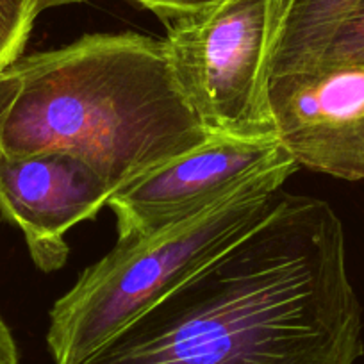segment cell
<instances>
[{
    "label": "cell",
    "mask_w": 364,
    "mask_h": 364,
    "mask_svg": "<svg viewBox=\"0 0 364 364\" xmlns=\"http://www.w3.org/2000/svg\"><path fill=\"white\" fill-rule=\"evenodd\" d=\"M41 11L40 0H0V70L22 58Z\"/></svg>",
    "instance_id": "10"
},
{
    "label": "cell",
    "mask_w": 364,
    "mask_h": 364,
    "mask_svg": "<svg viewBox=\"0 0 364 364\" xmlns=\"http://www.w3.org/2000/svg\"><path fill=\"white\" fill-rule=\"evenodd\" d=\"M363 350L338 213L282 191L255 229L80 364H355Z\"/></svg>",
    "instance_id": "1"
},
{
    "label": "cell",
    "mask_w": 364,
    "mask_h": 364,
    "mask_svg": "<svg viewBox=\"0 0 364 364\" xmlns=\"http://www.w3.org/2000/svg\"><path fill=\"white\" fill-rule=\"evenodd\" d=\"M299 170L286 161L200 215L150 236L118 240L54 304L47 345L54 364H80L259 225Z\"/></svg>",
    "instance_id": "3"
},
{
    "label": "cell",
    "mask_w": 364,
    "mask_h": 364,
    "mask_svg": "<svg viewBox=\"0 0 364 364\" xmlns=\"http://www.w3.org/2000/svg\"><path fill=\"white\" fill-rule=\"evenodd\" d=\"M0 364H20L18 346L8 327L6 320L0 313Z\"/></svg>",
    "instance_id": "12"
},
{
    "label": "cell",
    "mask_w": 364,
    "mask_h": 364,
    "mask_svg": "<svg viewBox=\"0 0 364 364\" xmlns=\"http://www.w3.org/2000/svg\"><path fill=\"white\" fill-rule=\"evenodd\" d=\"M79 2H84V0H40L41 9H50L58 8V6H66V4H79Z\"/></svg>",
    "instance_id": "13"
},
{
    "label": "cell",
    "mask_w": 364,
    "mask_h": 364,
    "mask_svg": "<svg viewBox=\"0 0 364 364\" xmlns=\"http://www.w3.org/2000/svg\"><path fill=\"white\" fill-rule=\"evenodd\" d=\"M175 82L211 136H275L268 80L275 0H223L166 22Z\"/></svg>",
    "instance_id": "4"
},
{
    "label": "cell",
    "mask_w": 364,
    "mask_h": 364,
    "mask_svg": "<svg viewBox=\"0 0 364 364\" xmlns=\"http://www.w3.org/2000/svg\"><path fill=\"white\" fill-rule=\"evenodd\" d=\"M139 6L159 16L164 23L182 16L195 15L204 9L213 8L223 0H134Z\"/></svg>",
    "instance_id": "11"
},
{
    "label": "cell",
    "mask_w": 364,
    "mask_h": 364,
    "mask_svg": "<svg viewBox=\"0 0 364 364\" xmlns=\"http://www.w3.org/2000/svg\"><path fill=\"white\" fill-rule=\"evenodd\" d=\"M291 159L277 136H209L202 145L111 195L107 205L117 215L118 240L150 236L193 218L254 177Z\"/></svg>",
    "instance_id": "5"
},
{
    "label": "cell",
    "mask_w": 364,
    "mask_h": 364,
    "mask_svg": "<svg viewBox=\"0 0 364 364\" xmlns=\"http://www.w3.org/2000/svg\"><path fill=\"white\" fill-rule=\"evenodd\" d=\"M353 0H275L269 77L309 68Z\"/></svg>",
    "instance_id": "8"
},
{
    "label": "cell",
    "mask_w": 364,
    "mask_h": 364,
    "mask_svg": "<svg viewBox=\"0 0 364 364\" xmlns=\"http://www.w3.org/2000/svg\"><path fill=\"white\" fill-rule=\"evenodd\" d=\"M314 66L364 68V0L350 4L309 68Z\"/></svg>",
    "instance_id": "9"
},
{
    "label": "cell",
    "mask_w": 364,
    "mask_h": 364,
    "mask_svg": "<svg viewBox=\"0 0 364 364\" xmlns=\"http://www.w3.org/2000/svg\"><path fill=\"white\" fill-rule=\"evenodd\" d=\"M266 97L275 136L299 166L364 178V68L279 73L269 77Z\"/></svg>",
    "instance_id": "6"
},
{
    "label": "cell",
    "mask_w": 364,
    "mask_h": 364,
    "mask_svg": "<svg viewBox=\"0 0 364 364\" xmlns=\"http://www.w3.org/2000/svg\"><path fill=\"white\" fill-rule=\"evenodd\" d=\"M209 136L161 38L86 34L0 70V154H75L113 193Z\"/></svg>",
    "instance_id": "2"
},
{
    "label": "cell",
    "mask_w": 364,
    "mask_h": 364,
    "mask_svg": "<svg viewBox=\"0 0 364 364\" xmlns=\"http://www.w3.org/2000/svg\"><path fill=\"white\" fill-rule=\"evenodd\" d=\"M111 186L75 154L45 150L0 154V215L22 230L34 264L59 269L68 259L65 234L107 205Z\"/></svg>",
    "instance_id": "7"
}]
</instances>
